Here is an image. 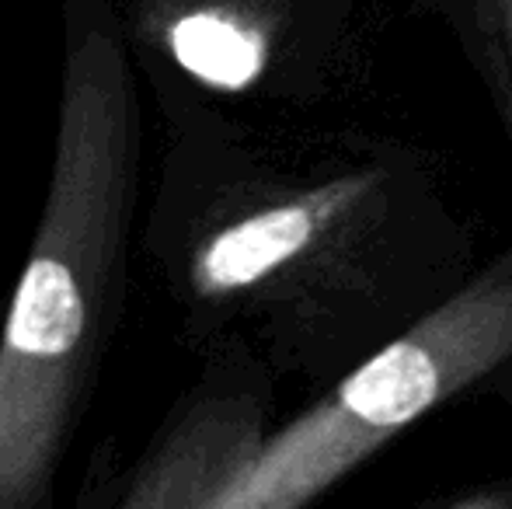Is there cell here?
I'll return each instance as SVG.
<instances>
[{"mask_svg": "<svg viewBox=\"0 0 512 509\" xmlns=\"http://www.w3.org/2000/svg\"><path fill=\"white\" fill-rule=\"evenodd\" d=\"M140 206L143 84L115 0H60L53 157L0 328V509H56L126 311Z\"/></svg>", "mask_w": 512, "mask_h": 509, "instance_id": "1", "label": "cell"}, {"mask_svg": "<svg viewBox=\"0 0 512 509\" xmlns=\"http://www.w3.org/2000/svg\"><path fill=\"white\" fill-rule=\"evenodd\" d=\"M512 356V279L457 293L265 436L209 509H304L422 412Z\"/></svg>", "mask_w": 512, "mask_h": 509, "instance_id": "2", "label": "cell"}, {"mask_svg": "<svg viewBox=\"0 0 512 509\" xmlns=\"http://www.w3.org/2000/svg\"><path fill=\"white\" fill-rule=\"evenodd\" d=\"M262 440V391L213 367L178 398L129 471L77 509H209Z\"/></svg>", "mask_w": 512, "mask_h": 509, "instance_id": "3", "label": "cell"}, {"mask_svg": "<svg viewBox=\"0 0 512 509\" xmlns=\"http://www.w3.org/2000/svg\"><path fill=\"white\" fill-rule=\"evenodd\" d=\"M460 509H492V506H485V503H467V506H460Z\"/></svg>", "mask_w": 512, "mask_h": 509, "instance_id": "4", "label": "cell"}, {"mask_svg": "<svg viewBox=\"0 0 512 509\" xmlns=\"http://www.w3.org/2000/svg\"><path fill=\"white\" fill-rule=\"evenodd\" d=\"M506 25H509V42H512V0H509V18H506Z\"/></svg>", "mask_w": 512, "mask_h": 509, "instance_id": "5", "label": "cell"}]
</instances>
